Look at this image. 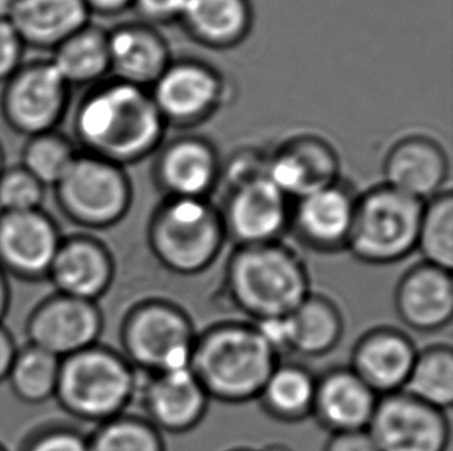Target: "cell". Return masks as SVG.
Instances as JSON below:
<instances>
[{"instance_id":"42","label":"cell","mask_w":453,"mask_h":451,"mask_svg":"<svg viewBox=\"0 0 453 451\" xmlns=\"http://www.w3.org/2000/svg\"><path fill=\"white\" fill-rule=\"evenodd\" d=\"M84 2L90 14H99V16H117L134 5V0H84Z\"/></svg>"},{"instance_id":"7","label":"cell","mask_w":453,"mask_h":451,"mask_svg":"<svg viewBox=\"0 0 453 451\" xmlns=\"http://www.w3.org/2000/svg\"><path fill=\"white\" fill-rule=\"evenodd\" d=\"M196 325L181 306L165 299L138 302L119 326L121 354L146 374L189 368Z\"/></svg>"},{"instance_id":"18","label":"cell","mask_w":453,"mask_h":451,"mask_svg":"<svg viewBox=\"0 0 453 451\" xmlns=\"http://www.w3.org/2000/svg\"><path fill=\"white\" fill-rule=\"evenodd\" d=\"M144 417L161 433L184 434L196 430L208 415V393L189 368L148 374L138 394Z\"/></svg>"},{"instance_id":"24","label":"cell","mask_w":453,"mask_h":451,"mask_svg":"<svg viewBox=\"0 0 453 451\" xmlns=\"http://www.w3.org/2000/svg\"><path fill=\"white\" fill-rule=\"evenodd\" d=\"M111 73L118 80L150 88L172 62L163 34L144 22L123 24L107 31Z\"/></svg>"},{"instance_id":"26","label":"cell","mask_w":453,"mask_h":451,"mask_svg":"<svg viewBox=\"0 0 453 451\" xmlns=\"http://www.w3.org/2000/svg\"><path fill=\"white\" fill-rule=\"evenodd\" d=\"M178 22L203 47L229 50L250 36L254 12L250 0H186Z\"/></svg>"},{"instance_id":"23","label":"cell","mask_w":453,"mask_h":451,"mask_svg":"<svg viewBox=\"0 0 453 451\" xmlns=\"http://www.w3.org/2000/svg\"><path fill=\"white\" fill-rule=\"evenodd\" d=\"M380 396L349 366L319 374L311 417L328 433L367 430Z\"/></svg>"},{"instance_id":"11","label":"cell","mask_w":453,"mask_h":451,"mask_svg":"<svg viewBox=\"0 0 453 451\" xmlns=\"http://www.w3.org/2000/svg\"><path fill=\"white\" fill-rule=\"evenodd\" d=\"M380 451H448V411L411 396L407 391L380 396L367 428Z\"/></svg>"},{"instance_id":"9","label":"cell","mask_w":453,"mask_h":451,"mask_svg":"<svg viewBox=\"0 0 453 451\" xmlns=\"http://www.w3.org/2000/svg\"><path fill=\"white\" fill-rule=\"evenodd\" d=\"M70 96L72 87L50 59L24 62L4 84L0 113L12 130L30 138L59 127Z\"/></svg>"},{"instance_id":"4","label":"cell","mask_w":453,"mask_h":451,"mask_svg":"<svg viewBox=\"0 0 453 451\" xmlns=\"http://www.w3.org/2000/svg\"><path fill=\"white\" fill-rule=\"evenodd\" d=\"M140 388L121 351L96 343L61 360L55 401L68 416L99 425L127 413Z\"/></svg>"},{"instance_id":"6","label":"cell","mask_w":453,"mask_h":451,"mask_svg":"<svg viewBox=\"0 0 453 451\" xmlns=\"http://www.w3.org/2000/svg\"><path fill=\"white\" fill-rule=\"evenodd\" d=\"M423 204L384 183L357 195L347 250L370 266L409 258L417 252Z\"/></svg>"},{"instance_id":"13","label":"cell","mask_w":453,"mask_h":451,"mask_svg":"<svg viewBox=\"0 0 453 451\" xmlns=\"http://www.w3.org/2000/svg\"><path fill=\"white\" fill-rule=\"evenodd\" d=\"M293 202L268 178L227 189L220 209L227 240L235 246L282 241L289 231Z\"/></svg>"},{"instance_id":"48","label":"cell","mask_w":453,"mask_h":451,"mask_svg":"<svg viewBox=\"0 0 453 451\" xmlns=\"http://www.w3.org/2000/svg\"><path fill=\"white\" fill-rule=\"evenodd\" d=\"M0 451H8V448L4 444H0Z\"/></svg>"},{"instance_id":"21","label":"cell","mask_w":453,"mask_h":451,"mask_svg":"<svg viewBox=\"0 0 453 451\" xmlns=\"http://www.w3.org/2000/svg\"><path fill=\"white\" fill-rule=\"evenodd\" d=\"M393 300L407 328L423 334L446 330L453 317L452 271L418 263L401 275Z\"/></svg>"},{"instance_id":"41","label":"cell","mask_w":453,"mask_h":451,"mask_svg":"<svg viewBox=\"0 0 453 451\" xmlns=\"http://www.w3.org/2000/svg\"><path fill=\"white\" fill-rule=\"evenodd\" d=\"M18 349V343L12 331L8 330L5 325L0 324V384L6 382Z\"/></svg>"},{"instance_id":"38","label":"cell","mask_w":453,"mask_h":451,"mask_svg":"<svg viewBox=\"0 0 453 451\" xmlns=\"http://www.w3.org/2000/svg\"><path fill=\"white\" fill-rule=\"evenodd\" d=\"M25 43L10 20H0V84H5L24 64Z\"/></svg>"},{"instance_id":"43","label":"cell","mask_w":453,"mask_h":451,"mask_svg":"<svg viewBox=\"0 0 453 451\" xmlns=\"http://www.w3.org/2000/svg\"><path fill=\"white\" fill-rule=\"evenodd\" d=\"M12 306V287H10V279L6 277L5 272L0 269V324H4Z\"/></svg>"},{"instance_id":"19","label":"cell","mask_w":453,"mask_h":451,"mask_svg":"<svg viewBox=\"0 0 453 451\" xmlns=\"http://www.w3.org/2000/svg\"><path fill=\"white\" fill-rule=\"evenodd\" d=\"M268 180L291 202L341 180V161L330 142L299 134L270 155Z\"/></svg>"},{"instance_id":"17","label":"cell","mask_w":453,"mask_h":451,"mask_svg":"<svg viewBox=\"0 0 453 451\" xmlns=\"http://www.w3.org/2000/svg\"><path fill=\"white\" fill-rule=\"evenodd\" d=\"M117 264L111 248L88 232L64 235L47 280L55 293L98 303L111 291Z\"/></svg>"},{"instance_id":"27","label":"cell","mask_w":453,"mask_h":451,"mask_svg":"<svg viewBox=\"0 0 453 451\" xmlns=\"http://www.w3.org/2000/svg\"><path fill=\"white\" fill-rule=\"evenodd\" d=\"M345 330L339 306L324 294L311 293L285 317L287 351L305 359L325 357L336 349Z\"/></svg>"},{"instance_id":"5","label":"cell","mask_w":453,"mask_h":451,"mask_svg":"<svg viewBox=\"0 0 453 451\" xmlns=\"http://www.w3.org/2000/svg\"><path fill=\"white\" fill-rule=\"evenodd\" d=\"M226 241L220 209L211 200L165 198L149 218V249L172 274L192 277L208 271Z\"/></svg>"},{"instance_id":"29","label":"cell","mask_w":453,"mask_h":451,"mask_svg":"<svg viewBox=\"0 0 453 451\" xmlns=\"http://www.w3.org/2000/svg\"><path fill=\"white\" fill-rule=\"evenodd\" d=\"M50 61L68 86H96L111 73L107 31L86 25L59 43Z\"/></svg>"},{"instance_id":"40","label":"cell","mask_w":453,"mask_h":451,"mask_svg":"<svg viewBox=\"0 0 453 451\" xmlns=\"http://www.w3.org/2000/svg\"><path fill=\"white\" fill-rule=\"evenodd\" d=\"M324 451H380L367 430L330 434Z\"/></svg>"},{"instance_id":"8","label":"cell","mask_w":453,"mask_h":451,"mask_svg":"<svg viewBox=\"0 0 453 451\" xmlns=\"http://www.w3.org/2000/svg\"><path fill=\"white\" fill-rule=\"evenodd\" d=\"M53 190L61 214L87 231H104L121 223L134 203L126 169L90 153H78Z\"/></svg>"},{"instance_id":"30","label":"cell","mask_w":453,"mask_h":451,"mask_svg":"<svg viewBox=\"0 0 453 451\" xmlns=\"http://www.w3.org/2000/svg\"><path fill=\"white\" fill-rule=\"evenodd\" d=\"M61 359L31 343L19 347L6 382L20 402L42 405L53 401Z\"/></svg>"},{"instance_id":"33","label":"cell","mask_w":453,"mask_h":451,"mask_svg":"<svg viewBox=\"0 0 453 451\" xmlns=\"http://www.w3.org/2000/svg\"><path fill=\"white\" fill-rule=\"evenodd\" d=\"M90 451H165L163 433L144 416L124 415L96 425L88 434Z\"/></svg>"},{"instance_id":"32","label":"cell","mask_w":453,"mask_h":451,"mask_svg":"<svg viewBox=\"0 0 453 451\" xmlns=\"http://www.w3.org/2000/svg\"><path fill=\"white\" fill-rule=\"evenodd\" d=\"M417 252L421 262L452 271L453 195L450 190L430 198L423 204L418 227Z\"/></svg>"},{"instance_id":"39","label":"cell","mask_w":453,"mask_h":451,"mask_svg":"<svg viewBox=\"0 0 453 451\" xmlns=\"http://www.w3.org/2000/svg\"><path fill=\"white\" fill-rule=\"evenodd\" d=\"M186 0H134L132 8L148 25H165L178 22Z\"/></svg>"},{"instance_id":"46","label":"cell","mask_w":453,"mask_h":451,"mask_svg":"<svg viewBox=\"0 0 453 451\" xmlns=\"http://www.w3.org/2000/svg\"><path fill=\"white\" fill-rule=\"evenodd\" d=\"M5 167V152H4V147H2V144H0V173H2V171H4Z\"/></svg>"},{"instance_id":"31","label":"cell","mask_w":453,"mask_h":451,"mask_svg":"<svg viewBox=\"0 0 453 451\" xmlns=\"http://www.w3.org/2000/svg\"><path fill=\"white\" fill-rule=\"evenodd\" d=\"M404 391L435 409L448 411L453 403V349L435 343L418 351Z\"/></svg>"},{"instance_id":"47","label":"cell","mask_w":453,"mask_h":451,"mask_svg":"<svg viewBox=\"0 0 453 451\" xmlns=\"http://www.w3.org/2000/svg\"><path fill=\"white\" fill-rule=\"evenodd\" d=\"M229 451H254V450H250V448H233V450H229Z\"/></svg>"},{"instance_id":"10","label":"cell","mask_w":453,"mask_h":451,"mask_svg":"<svg viewBox=\"0 0 453 451\" xmlns=\"http://www.w3.org/2000/svg\"><path fill=\"white\" fill-rule=\"evenodd\" d=\"M165 126L196 127L220 111L226 80L219 70L198 59L172 61L150 88Z\"/></svg>"},{"instance_id":"3","label":"cell","mask_w":453,"mask_h":451,"mask_svg":"<svg viewBox=\"0 0 453 451\" xmlns=\"http://www.w3.org/2000/svg\"><path fill=\"white\" fill-rule=\"evenodd\" d=\"M223 293L237 311L262 322L287 317L311 294L305 262L285 241L235 246L223 272Z\"/></svg>"},{"instance_id":"36","label":"cell","mask_w":453,"mask_h":451,"mask_svg":"<svg viewBox=\"0 0 453 451\" xmlns=\"http://www.w3.org/2000/svg\"><path fill=\"white\" fill-rule=\"evenodd\" d=\"M19 451H90L88 434L67 424H49L28 434Z\"/></svg>"},{"instance_id":"20","label":"cell","mask_w":453,"mask_h":451,"mask_svg":"<svg viewBox=\"0 0 453 451\" xmlns=\"http://www.w3.org/2000/svg\"><path fill=\"white\" fill-rule=\"evenodd\" d=\"M417 343L393 326L365 331L349 354V368L378 396L404 391L418 355Z\"/></svg>"},{"instance_id":"25","label":"cell","mask_w":453,"mask_h":451,"mask_svg":"<svg viewBox=\"0 0 453 451\" xmlns=\"http://www.w3.org/2000/svg\"><path fill=\"white\" fill-rule=\"evenodd\" d=\"M84 0H16L12 22L25 47L53 50L90 24Z\"/></svg>"},{"instance_id":"22","label":"cell","mask_w":453,"mask_h":451,"mask_svg":"<svg viewBox=\"0 0 453 451\" xmlns=\"http://www.w3.org/2000/svg\"><path fill=\"white\" fill-rule=\"evenodd\" d=\"M382 173L386 186L426 203L444 190L450 163L440 142L424 134H411L393 144Z\"/></svg>"},{"instance_id":"34","label":"cell","mask_w":453,"mask_h":451,"mask_svg":"<svg viewBox=\"0 0 453 451\" xmlns=\"http://www.w3.org/2000/svg\"><path fill=\"white\" fill-rule=\"evenodd\" d=\"M78 149L58 130L30 136L22 149L20 165L45 187H55L78 157Z\"/></svg>"},{"instance_id":"37","label":"cell","mask_w":453,"mask_h":451,"mask_svg":"<svg viewBox=\"0 0 453 451\" xmlns=\"http://www.w3.org/2000/svg\"><path fill=\"white\" fill-rule=\"evenodd\" d=\"M270 155L264 153L242 152L234 155L229 164L221 165V180L226 181L227 189L250 183L260 178H268Z\"/></svg>"},{"instance_id":"2","label":"cell","mask_w":453,"mask_h":451,"mask_svg":"<svg viewBox=\"0 0 453 451\" xmlns=\"http://www.w3.org/2000/svg\"><path fill=\"white\" fill-rule=\"evenodd\" d=\"M279 362L256 325L225 320L196 334L189 370L211 401L242 405L257 401Z\"/></svg>"},{"instance_id":"12","label":"cell","mask_w":453,"mask_h":451,"mask_svg":"<svg viewBox=\"0 0 453 451\" xmlns=\"http://www.w3.org/2000/svg\"><path fill=\"white\" fill-rule=\"evenodd\" d=\"M104 314L96 302L53 293L31 310L25 333L27 343L65 359L99 343Z\"/></svg>"},{"instance_id":"44","label":"cell","mask_w":453,"mask_h":451,"mask_svg":"<svg viewBox=\"0 0 453 451\" xmlns=\"http://www.w3.org/2000/svg\"><path fill=\"white\" fill-rule=\"evenodd\" d=\"M16 0H0V20H10Z\"/></svg>"},{"instance_id":"35","label":"cell","mask_w":453,"mask_h":451,"mask_svg":"<svg viewBox=\"0 0 453 451\" xmlns=\"http://www.w3.org/2000/svg\"><path fill=\"white\" fill-rule=\"evenodd\" d=\"M45 190L22 165H6L0 173V214L42 209Z\"/></svg>"},{"instance_id":"16","label":"cell","mask_w":453,"mask_h":451,"mask_svg":"<svg viewBox=\"0 0 453 451\" xmlns=\"http://www.w3.org/2000/svg\"><path fill=\"white\" fill-rule=\"evenodd\" d=\"M155 153L153 183L165 198L209 200L221 181L220 157L206 138L178 136Z\"/></svg>"},{"instance_id":"14","label":"cell","mask_w":453,"mask_h":451,"mask_svg":"<svg viewBox=\"0 0 453 451\" xmlns=\"http://www.w3.org/2000/svg\"><path fill=\"white\" fill-rule=\"evenodd\" d=\"M64 235L43 209L0 214V269L22 281L47 280Z\"/></svg>"},{"instance_id":"1","label":"cell","mask_w":453,"mask_h":451,"mask_svg":"<svg viewBox=\"0 0 453 451\" xmlns=\"http://www.w3.org/2000/svg\"><path fill=\"white\" fill-rule=\"evenodd\" d=\"M165 126L149 88L103 80L82 96L73 132L82 152L127 167L157 152Z\"/></svg>"},{"instance_id":"28","label":"cell","mask_w":453,"mask_h":451,"mask_svg":"<svg viewBox=\"0 0 453 451\" xmlns=\"http://www.w3.org/2000/svg\"><path fill=\"white\" fill-rule=\"evenodd\" d=\"M318 376L297 362H279L266 378L257 402L271 419L299 424L311 417Z\"/></svg>"},{"instance_id":"45","label":"cell","mask_w":453,"mask_h":451,"mask_svg":"<svg viewBox=\"0 0 453 451\" xmlns=\"http://www.w3.org/2000/svg\"><path fill=\"white\" fill-rule=\"evenodd\" d=\"M260 451H293L289 447L283 446V444H270V446L264 447Z\"/></svg>"},{"instance_id":"15","label":"cell","mask_w":453,"mask_h":451,"mask_svg":"<svg viewBox=\"0 0 453 451\" xmlns=\"http://www.w3.org/2000/svg\"><path fill=\"white\" fill-rule=\"evenodd\" d=\"M357 195L339 180L293 202L289 233L302 248L318 254L347 250Z\"/></svg>"}]
</instances>
